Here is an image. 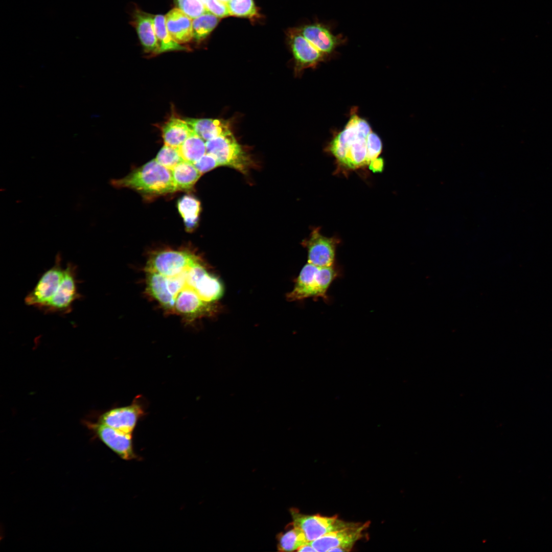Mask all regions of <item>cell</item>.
Here are the masks:
<instances>
[{
    "label": "cell",
    "mask_w": 552,
    "mask_h": 552,
    "mask_svg": "<svg viewBox=\"0 0 552 552\" xmlns=\"http://www.w3.org/2000/svg\"><path fill=\"white\" fill-rule=\"evenodd\" d=\"M178 149L183 160L193 164L206 153L204 140L194 131Z\"/></svg>",
    "instance_id": "22"
},
{
    "label": "cell",
    "mask_w": 552,
    "mask_h": 552,
    "mask_svg": "<svg viewBox=\"0 0 552 552\" xmlns=\"http://www.w3.org/2000/svg\"><path fill=\"white\" fill-rule=\"evenodd\" d=\"M289 37L298 70L314 66L323 61L327 56L305 38L298 29L291 30Z\"/></svg>",
    "instance_id": "13"
},
{
    "label": "cell",
    "mask_w": 552,
    "mask_h": 552,
    "mask_svg": "<svg viewBox=\"0 0 552 552\" xmlns=\"http://www.w3.org/2000/svg\"><path fill=\"white\" fill-rule=\"evenodd\" d=\"M226 5L229 15L248 18L258 16L253 0H230Z\"/></svg>",
    "instance_id": "25"
},
{
    "label": "cell",
    "mask_w": 552,
    "mask_h": 552,
    "mask_svg": "<svg viewBox=\"0 0 552 552\" xmlns=\"http://www.w3.org/2000/svg\"><path fill=\"white\" fill-rule=\"evenodd\" d=\"M146 290L166 310L189 320L209 316L223 286L192 249H165L149 258L145 267Z\"/></svg>",
    "instance_id": "1"
},
{
    "label": "cell",
    "mask_w": 552,
    "mask_h": 552,
    "mask_svg": "<svg viewBox=\"0 0 552 552\" xmlns=\"http://www.w3.org/2000/svg\"><path fill=\"white\" fill-rule=\"evenodd\" d=\"M145 413L139 398L131 404L111 409L103 413L99 423L127 433H132L137 422Z\"/></svg>",
    "instance_id": "11"
},
{
    "label": "cell",
    "mask_w": 552,
    "mask_h": 552,
    "mask_svg": "<svg viewBox=\"0 0 552 552\" xmlns=\"http://www.w3.org/2000/svg\"><path fill=\"white\" fill-rule=\"evenodd\" d=\"M161 130L165 145L178 148L193 132L185 120L175 117L165 122Z\"/></svg>",
    "instance_id": "18"
},
{
    "label": "cell",
    "mask_w": 552,
    "mask_h": 552,
    "mask_svg": "<svg viewBox=\"0 0 552 552\" xmlns=\"http://www.w3.org/2000/svg\"><path fill=\"white\" fill-rule=\"evenodd\" d=\"M340 241L336 237L323 236L319 228H314L310 237L303 241L308 253V262L318 267L335 265L336 248Z\"/></svg>",
    "instance_id": "9"
},
{
    "label": "cell",
    "mask_w": 552,
    "mask_h": 552,
    "mask_svg": "<svg viewBox=\"0 0 552 552\" xmlns=\"http://www.w3.org/2000/svg\"><path fill=\"white\" fill-rule=\"evenodd\" d=\"M369 524L368 521L355 523L352 526L328 533L309 543L316 551H328L336 547L342 548L344 551H349L362 537L363 531Z\"/></svg>",
    "instance_id": "10"
},
{
    "label": "cell",
    "mask_w": 552,
    "mask_h": 552,
    "mask_svg": "<svg viewBox=\"0 0 552 552\" xmlns=\"http://www.w3.org/2000/svg\"><path fill=\"white\" fill-rule=\"evenodd\" d=\"M153 25L159 47V54L171 51H185L188 49L175 41L171 37L167 30L164 16H154Z\"/></svg>",
    "instance_id": "21"
},
{
    "label": "cell",
    "mask_w": 552,
    "mask_h": 552,
    "mask_svg": "<svg viewBox=\"0 0 552 552\" xmlns=\"http://www.w3.org/2000/svg\"><path fill=\"white\" fill-rule=\"evenodd\" d=\"M155 159L159 164L170 170L184 161L178 148L166 145L159 150Z\"/></svg>",
    "instance_id": "26"
},
{
    "label": "cell",
    "mask_w": 552,
    "mask_h": 552,
    "mask_svg": "<svg viewBox=\"0 0 552 552\" xmlns=\"http://www.w3.org/2000/svg\"><path fill=\"white\" fill-rule=\"evenodd\" d=\"M94 428L102 441L121 458L131 460L136 457L132 433L125 432L100 423L94 425Z\"/></svg>",
    "instance_id": "12"
},
{
    "label": "cell",
    "mask_w": 552,
    "mask_h": 552,
    "mask_svg": "<svg viewBox=\"0 0 552 552\" xmlns=\"http://www.w3.org/2000/svg\"><path fill=\"white\" fill-rule=\"evenodd\" d=\"M77 267L68 263L63 270L60 283L53 296L41 309L46 313H68L73 303L81 295L78 292Z\"/></svg>",
    "instance_id": "7"
},
{
    "label": "cell",
    "mask_w": 552,
    "mask_h": 552,
    "mask_svg": "<svg viewBox=\"0 0 552 552\" xmlns=\"http://www.w3.org/2000/svg\"><path fill=\"white\" fill-rule=\"evenodd\" d=\"M298 30L312 44L326 55L333 52L343 41L342 36L334 35L327 26L320 23L307 25Z\"/></svg>",
    "instance_id": "14"
},
{
    "label": "cell",
    "mask_w": 552,
    "mask_h": 552,
    "mask_svg": "<svg viewBox=\"0 0 552 552\" xmlns=\"http://www.w3.org/2000/svg\"><path fill=\"white\" fill-rule=\"evenodd\" d=\"M167 30L173 39L179 44L186 43L193 38L192 18L177 8L165 16Z\"/></svg>",
    "instance_id": "16"
},
{
    "label": "cell",
    "mask_w": 552,
    "mask_h": 552,
    "mask_svg": "<svg viewBox=\"0 0 552 552\" xmlns=\"http://www.w3.org/2000/svg\"><path fill=\"white\" fill-rule=\"evenodd\" d=\"M340 269L333 265L318 267L307 263L302 269L292 290L287 294L290 301L310 297L328 301L327 292L332 283L339 277Z\"/></svg>",
    "instance_id": "4"
},
{
    "label": "cell",
    "mask_w": 552,
    "mask_h": 552,
    "mask_svg": "<svg viewBox=\"0 0 552 552\" xmlns=\"http://www.w3.org/2000/svg\"><path fill=\"white\" fill-rule=\"evenodd\" d=\"M154 16L136 9L131 24L136 30L145 52L156 55L159 54V47L154 29Z\"/></svg>",
    "instance_id": "15"
},
{
    "label": "cell",
    "mask_w": 552,
    "mask_h": 552,
    "mask_svg": "<svg viewBox=\"0 0 552 552\" xmlns=\"http://www.w3.org/2000/svg\"><path fill=\"white\" fill-rule=\"evenodd\" d=\"M115 188H128L147 197L165 195L177 191L171 170L155 159L134 170L124 177L112 179Z\"/></svg>",
    "instance_id": "3"
},
{
    "label": "cell",
    "mask_w": 552,
    "mask_h": 552,
    "mask_svg": "<svg viewBox=\"0 0 552 552\" xmlns=\"http://www.w3.org/2000/svg\"><path fill=\"white\" fill-rule=\"evenodd\" d=\"M219 1L220 2H221L222 3H223L226 5L230 0H219Z\"/></svg>",
    "instance_id": "32"
},
{
    "label": "cell",
    "mask_w": 552,
    "mask_h": 552,
    "mask_svg": "<svg viewBox=\"0 0 552 552\" xmlns=\"http://www.w3.org/2000/svg\"><path fill=\"white\" fill-rule=\"evenodd\" d=\"M63 270L60 255L58 254L54 265L43 273L33 290L25 297V304L41 310L56 292Z\"/></svg>",
    "instance_id": "8"
},
{
    "label": "cell",
    "mask_w": 552,
    "mask_h": 552,
    "mask_svg": "<svg viewBox=\"0 0 552 552\" xmlns=\"http://www.w3.org/2000/svg\"><path fill=\"white\" fill-rule=\"evenodd\" d=\"M290 513L293 519L292 524L303 532L309 542L328 533L352 526L355 523L343 521L337 516L327 517L320 515H305L295 508L291 509Z\"/></svg>",
    "instance_id": "6"
},
{
    "label": "cell",
    "mask_w": 552,
    "mask_h": 552,
    "mask_svg": "<svg viewBox=\"0 0 552 552\" xmlns=\"http://www.w3.org/2000/svg\"><path fill=\"white\" fill-rule=\"evenodd\" d=\"M171 172L177 191L192 189L202 175L193 163L186 161L179 164Z\"/></svg>",
    "instance_id": "19"
},
{
    "label": "cell",
    "mask_w": 552,
    "mask_h": 552,
    "mask_svg": "<svg viewBox=\"0 0 552 552\" xmlns=\"http://www.w3.org/2000/svg\"><path fill=\"white\" fill-rule=\"evenodd\" d=\"M371 131L365 120L356 114L351 116L328 147L340 167L347 170L359 169L378 157L374 144L367 138Z\"/></svg>",
    "instance_id": "2"
},
{
    "label": "cell",
    "mask_w": 552,
    "mask_h": 552,
    "mask_svg": "<svg viewBox=\"0 0 552 552\" xmlns=\"http://www.w3.org/2000/svg\"><path fill=\"white\" fill-rule=\"evenodd\" d=\"M219 21V17L209 12L193 19V38L197 42L204 40L215 29Z\"/></svg>",
    "instance_id": "24"
},
{
    "label": "cell",
    "mask_w": 552,
    "mask_h": 552,
    "mask_svg": "<svg viewBox=\"0 0 552 552\" xmlns=\"http://www.w3.org/2000/svg\"><path fill=\"white\" fill-rule=\"evenodd\" d=\"M185 120L192 129L204 141L232 133L228 123L223 120L187 118Z\"/></svg>",
    "instance_id": "17"
},
{
    "label": "cell",
    "mask_w": 552,
    "mask_h": 552,
    "mask_svg": "<svg viewBox=\"0 0 552 552\" xmlns=\"http://www.w3.org/2000/svg\"><path fill=\"white\" fill-rule=\"evenodd\" d=\"M291 527L278 535V549L281 551L297 550L301 546L309 542L303 532L290 523Z\"/></svg>",
    "instance_id": "23"
},
{
    "label": "cell",
    "mask_w": 552,
    "mask_h": 552,
    "mask_svg": "<svg viewBox=\"0 0 552 552\" xmlns=\"http://www.w3.org/2000/svg\"><path fill=\"white\" fill-rule=\"evenodd\" d=\"M207 12L219 18L229 15L227 6L219 0H201Z\"/></svg>",
    "instance_id": "28"
},
{
    "label": "cell",
    "mask_w": 552,
    "mask_h": 552,
    "mask_svg": "<svg viewBox=\"0 0 552 552\" xmlns=\"http://www.w3.org/2000/svg\"><path fill=\"white\" fill-rule=\"evenodd\" d=\"M206 153L214 156L220 166H225L246 174L252 164L232 133L205 142Z\"/></svg>",
    "instance_id": "5"
},
{
    "label": "cell",
    "mask_w": 552,
    "mask_h": 552,
    "mask_svg": "<svg viewBox=\"0 0 552 552\" xmlns=\"http://www.w3.org/2000/svg\"><path fill=\"white\" fill-rule=\"evenodd\" d=\"M177 208L183 219L186 229L188 231L194 229L200 213V201L192 195H184L178 200Z\"/></svg>",
    "instance_id": "20"
},
{
    "label": "cell",
    "mask_w": 552,
    "mask_h": 552,
    "mask_svg": "<svg viewBox=\"0 0 552 552\" xmlns=\"http://www.w3.org/2000/svg\"><path fill=\"white\" fill-rule=\"evenodd\" d=\"M177 8L194 19L207 12L201 0H174Z\"/></svg>",
    "instance_id": "27"
},
{
    "label": "cell",
    "mask_w": 552,
    "mask_h": 552,
    "mask_svg": "<svg viewBox=\"0 0 552 552\" xmlns=\"http://www.w3.org/2000/svg\"><path fill=\"white\" fill-rule=\"evenodd\" d=\"M193 164L201 174L209 172L220 166L216 158L208 153H206L199 159L194 163Z\"/></svg>",
    "instance_id": "29"
},
{
    "label": "cell",
    "mask_w": 552,
    "mask_h": 552,
    "mask_svg": "<svg viewBox=\"0 0 552 552\" xmlns=\"http://www.w3.org/2000/svg\"><path fill=\"white\" fill-rule=\"evenodd\" d=\"M370 169L374 172H382L384 167V160L382 158H377L369 165Z\"/></svg>",
    "instance_id": "30"
},
{
    "label": "cell",
    "mask_w": 552,
    "mask_h": 552,
    "mask_svg": "<svg viewBox=\"0 0 552 552\" xmlns=\"http://www.w3.org/2000/svg\"><path fill=\"white\" fill-rule=\"evenodd\" d=\"M297 551H316L311 546L309 542L301 546Z\"/></svg>",
    "instance_id": "31"
}]
</instances>
